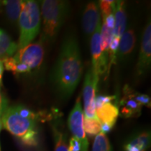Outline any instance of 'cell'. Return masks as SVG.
<instances>
[{"instance_id":"cb8c5ba5","label":"cell","mask_w":151,"mask_h":151,"mask_svg":"<svg viewBox=\"0 0 151 151\" xmlns=\"http://www.w3.org/2000/svg\"><path fill=\"white\" fill-rule=\"evenodd\" d=\"M81 144L79 141L75 138H71L69 140L68 150L69 151H81Z\"/></svg>"},{"instance_id":"277c9868","label":"cell","mask_w":151,"mask_h":151,"mask_svg":"<svg viewBox=\"0 0 151 151\" xmlns=\"http://www.w3.org/2000/svg\"><path fill=\"white\" fill-rule=\"evenodd\" d=\"M20 37L18 50L32 42L41 29V12L39 4L33 0L22 1V9L18 18Z\"/></svg>"},{"instance_id":"9a60e30c","label":"cell","mask_w":151,"mask_h":151,"mask_svg":"<svg viewBox=\"0 0 151 151\" xmlns=\"http://www.w3.org/2000/svg\"><path fill=\"white\" fill-rule=\"evenodd\" d=\"M101 22L97 24L94 33L91 36L90 49L92 54V67L91 69L94 73L99 76L97 72L98 62L101 57Z\"/></svg>"},{"instance_id":"f546056e","label":"cell","mask_w":151,"mask_h":151,"mask_svg":"<svg viewBox=\"0 0 151 151\" xmlns=\"http://www.w3.org/2000/svg\"><path fill=\"white\" fill-rule=\"evenodd\" d=\"M1 82L0 81V90H1Z\"/></svg>"},{"instance_id":"ba28073f","label":"cell","mask_w":151,"mask_h":151,"mask_svg":"<svg viewBox=\"0 0 151 151\" xmlns=\"http://www.w3.org/2000/svg\"><path fill=\"white\" fill-rule=\"evenodd\" d=\"M151 65V24L149 20L143 30L136 76L141 78L148 73Z\"/></svg>"},{"instance_id":"2e32d148","label":"cell","mask_w":151,"mask_h":151,"mask_svg":"<svg viewBox=\"0 0 151 151\" xmlns=\"http://www.w3.org/2000/svg\"><path fill=\"white\" fill-rule=\"evenodd\" d=\"M18 50V43L11 40L10 37L2 31L0 35V59L11 58Z\"/></svg>"},{"instance_id":"7402d4cb","label":"cell","mask_w":151,"mask_h":151,"mask_svg":"<svg viewBox=\"0 0 151 151\" xmlns=\"http://www.w3.org/2000/svg\"><path fill=\"white\" fill-rule=\"evenodd\" d=\"M15 108H16L17 112L18 113V114L20 116L23 117L24 118L30 119V120H33L37 121L38 118H39V116L35 112H33L32 111L30 110L27 107L24 106L22 105H18L15 106Z\"/></svg>"},{"instance_id":"484cf974","label":"cell","mask_w":151,"mask_h":151,"mask_svg":"<svg viewBox=\"0 0 151 151\" xmlns=\"http://www.w3.org/2000/svg\"><path fill=\"white\" fill-rule=\"evenodd\" d=\"M0 107L7 108L8 106V100L6 98L3 94L0 92Z\"/></svg>"},{"instance_id":"ffe728a7","label":"cell","mask_w":151,"mask_h":151,"mask_svg":"<svg viewBox=\"0 0 151 151\" xmlns=\"http://www.w3.org/2000/svg\"><path fill=\"white\" fill-rule=\"evenodd\" d=\"M92 151H112L111 143L106 135L101 132L96 135Z\"/></svg>"},{"instance_id":"44dd1931","label":"cell","mask_w":151,"mask_h":151,"mask_svg":"<svg viewBox=\"0 0 151 151\" xmlns=\"http://www.w3.org/2000/svg\"><path fill=\"white\" fill-rule=\"evenodd\" d=\"M124 90H125L131 97L133 98L135 101L139 103L142 106H145L146 107H150V98L147 94H141L140 92H138L133 89H132L129 86H125L124 87Z\"/></svg>"},{"instance_id":"7c38bea8","label":"cell","mask_w":151,"mask_h":151,"mask_svg":"<svg viewBox=\"0 0 151 151\" xmlns=\"http://www.w3.org/2000/svg\"><path fill=\"white\" fill-rule=\"evenodd\" d=\"M124 5L125 4L123 1H115L113 6V14L115 20L113 37L120 39L125 31L127 24V16Z\"/></svg>"},{"instance_id":"9c48e42d","label":"cell","mask_w":151,"mask_h":151,"mask_svg":"<svg viewBox=\"0 0 151 151\" xmlns=\"http://www.w3.org/2000/svg\"><path fill=\"white\" fill-rule=\"evenodd\" d=\"M101 22L99 4L91 1L86 5L83 15L82 24L85 35L88 39L91 38L97 24Z\"/></svg>"},{"instance_id":"5b68a950","label":"cell","mask_w":151,"mask_h":151,"mask_svg":"<svg viewBox=\"0 0 151 151\" xmlns=\"http://www.w3.org/2000/svg\"><path fill=\"white\" fill-rule=\"evenodd\" d=\"M44 42L41 39L31 43L27 46L17 50L13 57L17 62L27 65L31 70L38 69L42 64L44 58Z\"/></svg>"},{"instance_id":"5bb4252c","label":"cell","mask_w":151,"mask_h":151,"mask_svg":"<svg viewBox=\"0 0 151 151\" xmlns=\"http://www.w3.org/2000/svg\"><path fill=\"white\" fill-rule=\"evenodd\" d=\"M150 143V132H142L130 138L124 145V151H146Z\"/></svg>"},{"instance_id":"f1b7e54d","label":"cell","mask_w":151,"mask_h":151,"mask_svg":"<svg viewBox=\"0 0 151 151\" xmlns=\"http://www.w3.org/2000/svg\"><path fill=\"white\" fill-rule=\"evenodd\" d=\"M2 128H3L2 122H1V120H0V132H1V130L2 129Z\"/></svg>"},{"instance_id":"7a4b0ae2","label":"cell","mask_w":151,"mask_h":151,"mask_svg":"<svg viewBox=\"0 0 151 151\" xmlns=\"http://www.w3.org/2000/svg\"><path fill=\"white\" fill-rule=\"evenodd\" d=\"M69 3L62 0H43L41 1L43 34L41 40L51 42L57 37L69 14Z\"/></svg>"},{"instance_id":"d6986e66","label":"cell","mask_w":151,"mask_h":151,"mask_svg":"<svg viewBox=\"0 0 151 151\" xmlns=\"http://www.w3.org/2000/svg\"><path fill=\"white\" fill-rule=\"evenodd\" d=\"M52 132L54 135L55 151H69L66 141L65 135L56 125H52Z\"/></svg>"},{"instance_id":"6da1fadb","label":"cell","mask_w":151,"mask_h":151,"mask_svg":"<svg viewBox=\"0 0 151 151\" xmlns=\"http://www.w3.org/2000/svg\"><path fill=\"white\" fill-rule=\"evenodd\" d=\"M83 64L77 38L69 34L62 41L59 56L50 75L55 91L62 99L72 95L82 77Z\"/></svg>"},{"instance_id":"52a82bcc","label":"cell","mask_w":151,"mask_h":151,"mask_svg":"<svg viewBox=\"0 0 151 151\" xmlns=\"http://www.w3.org/2000/svg\"><path fill=\"white\" fill-rule=\"evenodd\" d=\"M99 76L89 69L85 77L83 97L84 103V113L86 118H97L95 111V98Z\"/></svg>"},{"instance_id":"83f0119b","label":"cell","mask_w":151,"mask_h":151,"mask_svg":"<svg viewBox=\"0 0 151 151\" xmlns=\"http://www.w3.org/2000/svg\"><path fill=\"white\" fill-rule=\"evenodd\" d=\"M7 108H8V107H7ZM7 108H2V107H0V120H1V118H2L4 113V111Z\"/></svg>"},{"instance_id":"603a6c76","label":"cell","mask_w":151,"mask_h":151,"mask_svg":"<svg viewBox=\"0 0 151 151\" xmlns=\"http://www.w3.org/2000/svg\"><path fill=\"white\" fill-rule=\"evenodd\" d=\"M114 2L115 1L113 0H102L99 1V8L101 10L103 19L109 15L113 14V6Z\"/></svg>"},{"instance_id":"4fadbf2b","label":"cell","mask_w":151,"mask_h":151,"mask_svg":"<svg viewBox=\"0 0 151 151\" xmlns=\"http://www.w3.org/2000/svg\"><path fill=\"white\" fill-rule=\"evenodd\" d=\"M120 115L124 118H134L141 115L142 106L123 90V97L120 101Z\"/></svg>"},{"instance_id":"30bf717a","label":"cell","mask_w":151,"mask_h":151,"mask_svg":"<svg viewBox=\"0 0 151 151\" xmlns=\"http://www.w3.org/2000/svg\"><path fill=\"white\" fill-rule=\"evenodd\" d=\"M96 116L101 124H107L113 127L120 113V110L116 101L102 104L95 106Z\"/></svg>"},{"instance_id":"3957f363","label":"cell","mask_w":151,"mask_h":151,"mask_svg":"<svg viewBox=\"0 0 151 151\" xmlns=\"http://www.w3.org/2000/svg\"><path fill=\"white\" fill-rule=\"evenodd\" d=\"M3 127L27 147H36L39 143L37 121L24 118L17 112L15 106L8 107L1 118Z\"/></svg>"},{"instance_id":"4dcf8cb0","label":"cell","mask_w":151,"mask_h":151,"mask_svg":"<svg viewBox=\"0 0 151 151\" xmlns=\"http://www.w3.org/2000/svg\"><path fill=\"white\" fill-rule=\"evenodd\" d=\"M2 31H3V30L0 29V35H1V32H2Z\"/></svg>"},{"instance_id":"ac0fdd59","label":"cell","mask_w":151,"mask_h":151,"mask_svg":"<svg viewBox=\"0 0 151 151\" xmlns=\"http://www.w3.org/2000/svg\"><path fill=\"white\" fill-rule=\"evenodd\" d=\"M84 130L86 134L89 137H94L101 132V122L97 118H84Z\"/></svg>"},{"instance_id":"d4e9b609","label":"cell","mask_w":151,"mask_h":151,"mask_svg":"<svg viewBox=\"0 0 151 151\" xmlns=\"http://www.w3.org/2000/svg\"><path fill=\"white\" fill-rule=\"evenodd\" d=\"M103 23H104L109 28L113 29L114 28V24H115V20H114V16L113 14L109 15L106 16L104 19H103Z\"/></svg>"},{"instance_id":"e0dca14e","label":"cell","mask_w":151,"mask_h":151,"mask_svg":"<svg viewBox=\"0 0 151 151\" xmlns=\"http://www.w3.org/2000/svg\"><path fill=\"white\" fill-rule=\"evenodd\" d=\"M7 17L11 22H15L18 20L21 12L22 1L21 0H7L2 1Z\"/></svg>"},{"instance_id":"4316f807","label":"cell","mask_w":151,"mask_h":151,"mask_svg":"<svg viewBox=\"0 0 151 151\" xmlns=\"http://www.w3.org/2000/svg\"><path fill=\"white\" fill-rule=\"evenodd\" d=\"M4 69V67L2 60H0V81H1V79H2Z\"/></svg>"},{"instance_id":"1f68e13d","label":"cell","mask_w":151,"mask_h":151,"mask_svg":"<svg viewBox=\"0 0 151 151\" xmlns=\"http://www.w3.org/2000/svg\"><path fill=\"white\" fill-rule=\"evenodd\" d=\"M1 4H2V1H0V6H1Z\"/></svg>"},{"instance_id":"8992f818","label":"cell","mask_w":151,"mask_h":151,"mask_svg":"<svg viewBox=\"0 0 151 151\" xmlns=\"http://www.w3.org/2000/svg\"><path fill=\"white\" fill-rule=\"evenodd\" d=\"M84 114L81 106V98L78 97L76 104L69 114L68 118V125L73 134L81 144V151H88V141L84 130Z\"/></svg>"},{"instance_id":"8fae6325","label":"cell","mask_w":151,"mask_h":151,"mask_svg":"<svg viewBox=\"0 0 151 151\" xmlns=\"http://www.w3.org/2000/svg\"><path fill=\"white\" fill-rule=\"evenodd\" d=\"M137 37L134 30L129 29L124 32L120 39L118 50L116 54V60L122 61L126 59L134 49Z\"/></svg>"}]
</instances>
